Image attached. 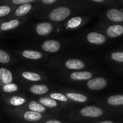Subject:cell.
Wrapping results in <instances>:
<instances>
[{"label":"cell","mask_w":123,"mask_h":123,"mask_svg":"<svg viewBox=\"0 0 123 123\" xmlns=\"http://www.w3.org/2000/svg\"><path fill=\"white\" fill-rule=\"evenodd\" d=\"M90 10V6L81 0H66L58 5L45 9L40 14V17L51 22L61 24L74 15L89 12Z\"/></svg>","instance_id":"1"},{"label":"cell","mask_w":123,"mask_h":123,"mask_svg":"<svg viewBox=\"0 0 123 123\" xmlns=\"http://www.w3.org/2000/svg\"><path fill=\"white\" fill-rule=\"evenodd\" d=\"M120 114V112L111 110L101 105H86L71 110L68 116L76 122H92L112 115Z\"/></svg>","instance_id":"2"},{"label":"cell","mask_w":123,"mask_h":123,"mask_svg":"<svg viewBox=\"0 0 123 123\" xmlns=\"http://www.w3.org/2000/svg\"><path fill=\"white\" fill-rule=\"evenodd\" d=\"M7 112L19 119L22 123H37L41 122L45 119L54 117L51 114H41L32 112L24 108H7Z\"/></svg>","instance_id":"3"},{"label":"cell","mask_w":123,"mask_h":123,"mask_svg":"<svg viewBox=\"0 0 123 123\" xmlns=\"http://www.w3.org/2000/svg\"><path fill=\"white\" fill-rule=\"evenodd\" d=\"M91 20H92L91 16L88 14H76L69 17L61 24L63 30L67 31H73L83 28L87 23L91 22Z\"/></svg>","instance_id":"4"},{"label":"cell","mask_w":123,"mask_h":123,"mask_svg":"<svg viewBox=\"0 0 123 123\" xmlns=\"http://www.w3.org/2000/svg\"><path fill=\"white\" fill-rule=\"evenodd\" d=\"M97 30L103 33L108 39H114L123 36V24L110 23L100 21L97 26Z\"/></svg>","instance_id":"5"},{"label":"cell","mask_w":123,"mask_h":123,"mask_svg":"<svg viewBox=\"0 0 123 123\" xmlns=\"http://www.w3.org/2000/svg\"><path fill=\"white\" fill-rule=\"evenodd\" d=\"M55 65L61 69L66 70L68 72L83 70L88 66L84 60L79 58H68L55 63Z\"/></svg>","instance_id":"6"},{"label":"cell","mask_w":123,"mask_h":123,"mask_svg":"<svg viewBox=\"0 0 123 123\" xmlns=\"http://www.w3.org/2000/svg\"><path fill=\"white\" fill-rule=\"evenodd\" d=\"M99 105L120 113L123 111V94L106 96L99 102Z\"/></svg>","instance_id":"7"},{"label":"cell","mask_w":123,"mask_h":123,"mask_svg":"<svg viewBox=\"0 0 123 123\" xmlns=\"http://www.w3.org/2000/svg\"><path fill=\"white\" fill-rule=\"evenodd\" d=\"M96 72L91 70H79L72 72H66L63 74V78L68 81L76 83H85L90 80L94 75Z\"/></svg>","instance_id":"8"},{"label":"cell","mask_w":123,"mask_h":123,"mask_svg":"<svg viewBox=\"0 0 123 123\" xmlns=\"http://www.w3.org/2000/svg\"><path fill=\"white\" fill-rule=\"evenodd\" d=\"M100 17L101 21L106 22L123 24V9L110 7L101 14Z\"/></svg>","instance_id":"9"},{"label":"cell","mask_w":123,"mask_h":123,"mask_svg":"<svg viewBox=\"0 0 123 123\" xmlns=\"http://www.w3.org/2000/svg\"><path fill=\"white\" fill-rule=\"evenodd\" d=\"M84 41L92 46H102L108 41L107 36L99 30H90L84 36Z\"/></svg>","instance_id":"10"},{"label":"cell","mask_w":123,"mask_h":123,"mask_svg":"<svg viewBox=\"0 0 123 123\" xmlns=\"http://www.w3.org/2000/svg\"><path fill=\"white\" fill-rule=\"evenodd\" d=\"M2 101L7 107V108H20L24 107L28 99L23 95L11 94V95H3Z\"/></svg>","instance_id":"11"},{"label":"cell","mask_w":123,"mask_h":123,"mask_svg":"<svg viewBox=\"0 0 123 123\" xmlns=\"http://www.w3.org/2000/svg\"><path fill=\"white\" fill-rule=\"evenodd\" d=\"M61 92L63 93L68 100L74 104H84L91 101V97L85 93L66 88L62 89Z\"/></svg>","instance_id":"12"},{"label":"cell","mask_w":123,"mask_h":123,"mask_svg":"<svg viewBox=\"0 0 123 123\" xmlns=\"http://www.w3.org/2000/svg\"><path fill=\"white\" fill-rule=\"evenodd\" d=\"M84 83L86 89L92 91H99L105 89L109 86V80L105 77L94 76Z\"/></svg>","instance_id":"13"},{"label":"cell","mask_w":123,"mask_h":123,"mask_svg":"<svg viewBox=\"0 0 123 123\" xmlns=\"http://www.w3.org/2000/svg\"><path fill=\"white\" fill-rule=\"evenodd\" d=\"M39 8L37 3L32 4H25L15 7L14 11L10 14L9 18H19V17H25L28 14L35 9Z\"/></svg>","instance_id":"14"},{"label":"cell","mask_w":123,"mask_h":123,"mask_svg":"<svg viewBox=\"0 0 123 123\" xmlns=\"http://www.w3.org/2000/svg\"><path fill=\"white\" fill-rule=\"evenodd\" d=\"M56 26L57 24L50 21L40 22L34 26V31L39 36H48L54 32Z\"/></svg>","instance_id":"15"},{"label":"cell","mask_w":123,"mask_h":123,"mask_svg":"<svg viewBox=\"0 0 123 123\" xmlns=\"http://www.w3.org/2000/svg\"><path fill=\"white\" fill-rule=\"evenodd\" d=\"M27 20L26 17L9 18L7 20H4L0 25V33L7 32L19 28Z\"/></svg>","instance_id":"16"},{"label":"cell","mask_w":123,"mask_h":123,"mask_svg":"<svg viewBox=\"0 0 123 123\" xmlns=\"http://www.w3.org/2000/svg\"><path fill=\"white\" fill-rule=\"evenodd\" d=\"M63 47L62 43L55 39H48L44 41L40 45V48L46 53L50 54H54L56 52H58Z\"/></svg>","instance_id":"17"},{"label":"cell","mask_w":123,"mask_h":123,"mask_svg":"<svg viewBox=\"0 0 123 123\" xmlns=\"http://www.w3.org/2000/svg\"><path fill=\"white\" fill-rule=\"evenodd\" d=\"M19 77L23 81L27 83H35L37 82H40L46 79L45 76L43 74L35 72V71H30V70H23L19 72Z\"/></svg>","instance_id":"18"},{"label":"cell","mask_w":123,"mask_h":123,"mask_svg":"<svg viewBox=\"0 0 123 123\" xmlns=\"http://www.w3.org/2000/svg\"><path fill=\"white\" fill-rule=\"evenodd\" d=\"M37 101L40 102L42 105H43L45 107H46L47 109L54 111V112H57L58 110L62 109H69L68 107H67L66 106L56 101L55 100L47 96H40L38 98Z\"/></svg>","instance_id":"19"},{"label":"cell","mask_w":123,"mask_h":123,"mask_svg":"<svg viewBox=\"0 0 123 123\" xmlns=\"http://www.w3.org/2000/svg\"><path fill=\"white\" fill-rule=\"evenodd\" d=\"M17 53L22 58L28 60L37 61L43 59L45 55L43 51L33 49H22L17 51Z\"/></svg>","instance_id":"20"},{"label":"cell","mask_w":123,"mask_h":123,"mask_svg":"<svg viewBox=\"0 0 123 123\" xmlns=\"http://www.w3.org/2000/svg\"><path fill=\"white\" fill-rule=\"evenodd\" d=\"M22 108H24L25 109H27V110H30L32 112L41 113V114H50L51 112L52 113L55 112L54 111L47 109L43 105H42L40 102H38L37 101H35V100H29L27 101V103Z\"/></svg>","instance_id":"21"},{"label":"cell","mask_w":123,"mask_h":123,"mask_svg":"<svg viewBox=\"0 0 123 123\" xmlns=\"http://www.w3.org/2000/svg\"><path fill=\"white\" fill-rule=\"evenodd\" d=\"M48 97L55 100L56 101L66 106L67 107H68L69 109H72L74 107V104H73L71 101H70L68 100V99L66 97V96L62 93L61 91V92H58V91H53V92H50L48 94Z\"/></svg>","instance_id":"22"},{"label":"cell","mask_w":123,"mask_h":123,"mask_svg":"<svg viewBox=\"0 0 123 123\" xmlns=\"http://www.w3.org/2000/svg\"><path fill=\"white\" fill-rule=\"evenodd\" d=\"M27 89L31 94L36 96H43L48 94L50 91V87L45 84L32 83L27 86Z\"/></svg>","instance_id":"23"},{"label":"cell","mask_w":123,"mask_h":123,"mask_svg":"<svg viewBox=\"0 0 123 123\" xmlns=\"http://www.w3.org/2000/svg\"><path fill=\"white\" fill-rule=\"evenodd\" d=\"M14 82L12 72L6 67H0V87L4 84Z\"/></svg>","instance_id":"24"},{"label":"cell","mask_w":123,"mask_h":123,"mask_svg":"<svg viewBox=\"0 0 123 123\" xmlns=\"http://www.w3.org/2000/svg\"><path fill=\"white\" fill-rule=\"evenodd\" d=\"M19 89H20L19 86L14 82L11 83L4 84L0 87V90L4 94V95L14 94L15 93H17L19 91Z\"/></svg>","instance_id":"25"},{"label":"cell","mask_w":123,"mask_h":123,"mask_svg":"<svg viewBox=\"0 0 123 123\" xmlns=\"http://www.w3.org/2000/svg\"><path fill=\"white\" fill-rule=\"evenodd\" d=\"M81 1H83L86 4H91L93 5L107 6L110 7H117L118 6V4L114 0H81Z\"/></svg>","instance_id":"26"},{"label":"cell","mask_w":123,"mask_h":123,"mask_svg":"<svg viewBox=\"0 0 123 123\" xmlns=\"http://www.w3.org/2000/svg\"><path fill=\"white\" fill-rule=\"evenodd\" d=\"M66 0H39L38 2L37 3L39 9H48L52 7H54L55 5H58Z\"/></svg>","instance_id":"27"},{"label":"cell","mask_w":123,"mask_h":123,"mask_svg":"<svg viewBox=\"0 0 123 123\" xmlns=\"http://www.w3.org/2000/svg\"><path fill=\"white\" fill-rule=\"evenodd\" d=\"M108 58L110 61L117 63L123 65V51H114L109 54Z\"/></svg>","instance_id":"28"},{"label":"cell","mask_w":123,"mask_h":123,"mask_svg":"<svg viewBox=\"0 0 123 123\" xmlns=\"http://www.w3.org/2000/svg\"><path fill=\"white\" fill-rule=\"evenodd\" d=\"M2 4H0V18H3L4 17H9L14 11L15 7L5 3Z\"/></svg>","instance_id":"29"},{"label":"cell","mask_w":123,"mask_h":123,"mask_svg":"<svg viewBox=\"0 0 123 123\" xmlns=\"http://www.w3.org/2000/svg\"><path fill=\"white\" fill-rule=\"evenodd\" d=\"M1 3L8 4L12 5L14 7H17L21 4H32V3H37L39 0H0Z\"/></svg>","instance_id":"30"},{"label":"cell","mask_w":123,"mask_h":123,"mask_svg":"<svg viewBox=\"0 0 123 123\" xmlns=\"http://www.w3.org/2000/svg\"><path fill=\"white\" fill-rule=\"evenodd\" d=\"M12 58L9 52L0 49V64L9 65L11 63Z\"/></svg>","instance_id":"31"},{"label":"cell","mask_w":123,"mask_h":123,"mask_svg":"<svg viewBox=\"0 0 123 123\" xmlns=\"http://www.w3.org/2000/svg\"><path fill=\"white\" fill-rule=\"evenodd\" d=\"M69 123L68 122H66V121H62V120H58V119H55L53 117H51V118H48V119H45L41 122H39V123Z\"/></svg>","instance_id":"32"},{"label":"cell","mask_w":123,"mask_h":123,"mask_svg":"<svg viewBox=\"0 0 123 123\" xmlns=\"http://www.w3.org/2000/svg\"><path fill=\"white\" fill-rule=\"evenodd\" d=\"M89 123H120V122L113 120H98L90 122Z\"/></svg>","instance_id":"33"},{"label":"cell","mask_w":123,"mask_h":123,"mask_svg":"<svg viewBox=\"0 0 123 123\" xmlns=\"http://www.w3.org/2000/svg\"><path fill=\"white\" fill-rule=\"evenodd\" d=\"M118 4L123 5V0H118Z\"/></svg>","instance_id":"34"},{"label":"cell","mask_w":123,"mask_h":123,"mask_svg":"<svg viewBox=\"0 0 123 123\" xmlns=\"http://www.w3.org/2000/svg\"><path fill=\"white\" fill-rule=\"evenodd\" d=\"M4 20L3 18H0V25H1V23Z\"/></svg>","instance_id":"35"},{"label":"cell","mask_w":123,"mask_h":123,"mask_svg":"<svg viewBox=\"0 0 123 123\" xmlns=\"http://www.w3.org/2000/svg\"><path fill=\"white\" fill-rule=\"evenodd\" d=\"M114 1H116V2H117V4H118V0H114Z\"/></svg>","instance_id":"36"},{"label":"cell","mask_w":123,"mask_h":123,"mask_svg":"<svg viewBox=\"0 0 123 123\" xmlns=\"http://www.w3.org/2000/svg\"><path fill=\"white\" fill-rule=\"evenodd\" d=\"M122 70H123V69H122Z\"/></svg>","instance_id":"37"}]
</instances>
